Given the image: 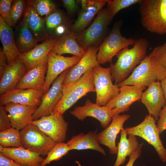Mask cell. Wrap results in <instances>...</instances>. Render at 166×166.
Returning a JSON list of instances; mask_svg holds the SVG:
<instances>
[{
  "instance_id": "cell-1",
  "label": "cell",
  "mask_w": 166,
  "mask_h": 166,
  "mask_svg": "<svg viewBox=\"0 0 166 166\" xmlns=\"http://www.w3.org/2000/svg\"><path fill=\"white\" fill-rule=\"evenodd\" d=\"M148 46L146 39L139 38L135 40L132 48L126 47L117 54L116 62L111 63L109 67L112 80L116 85L126 79L135 66L145 58Z\"/></svg>"
},
{
  "instance_id": "cell-2",
  "label": "cell",
  "mask_w": 166,
  "mask_h": 166,
  "mask_svg": "<svg viewBox=\"0 0 166 166\" xmlns=\"http://www.w3.org/2000/svg\"><path fill=\"white\" fill-rule=\"evenodd\" d=\"M166 77V70L152 55L147 56L132 73L117 85H138L148 87L153 82Z\"/></svg>"
},
{
  "instance_id": "cell-3",
  "label": "cell",
  "mask_w": 166,
  "mask_h": 166,
  "mask_svg": "<svg viewBox=\"0 0 166 166\" xmlns=\"http://www.w3.org/2000/svg\"><path fill=\"white\" fill-rule=\"evenodd\" d=\"M90 92H95L93 69L85 73L77 81L62 86V97L51 114L63 115L79 99Z\"/></svg>"
},
{
  "instance_id": "cell-4",
  "label": "cell",
  "mask_w": 166,
  "mask_h": 166,
  "mask_svg": "<svg viewBox=\"0 0 166 166\" xmlns=\"http://www.w3.org/2000/svg\"><path fill=\"white\" fill-rule=\"evenodd\" d=\"M140 22L148 31L166 34V0H140Z\"/></svg>"
},
{
  "instance_id": "cell-5",
  "label": "cell",
  "mask_w": 166,
  "mask_h": 166,
  "mask_svg": "<svg viewBox=\"0 0 166 166\" xmlns=\"http://www.w3.org/2000/svg\"><path fill=\"white\" fill-rule=\"evenodd\" d=\"M120 22L114 25L111 31L99 46L97 59L100 64L112 63L113 57L123 48L133 45L135 40L123 37L121 33Z\"/></svg>"
},
{
  "instance_id": "cell-6",
  "label": "cell",
  "mask_w": 166,
  "mask_h": 166,
  "mask_svg": "<svg viewBox=\"0 0 166 166\" xmlns=\"http://www.w3.org/2000/svg\"><path fill=\"white\" fill-rule=\"evenodd\" d=\"M112 19L108 9H102L90 25L76 35L78 42L85 51L91 46L99 45Z\"/></svg>"
},
{
  "instance_id": "cell-7",
  "label": "cell",
  "mask_w": 166,
  "mask_h": 166,
  "mask_svg": "<svg viewBox=\"0 0 166 166\" xmlns=\"http://www.w3.org/2000/svg\"><path fill=\"white\" fill-rule=\"evenodd\" d=\"M155 121L153 117L147 115L139 124L126 128L125 129L128 135L139 136L152 145L162 161L165 163L166 162V148L160 139V134Z\"/></svg>"
},
{
  "instance_id": "cell-8",
  "label": "cell",
  "mask_w": 166,
  "mask_h": 166,
  "mask_svg": "<svg viewBox=\"0 0 166 166\" xmlns=\"http://www.w3.org/2000/svg\"><path fill=\"white\" fill-rule=\"evenodd\" d=\"M93 71L96 103L100 106H105L118 94L120 87L113 84L109 67L99 65L93 68Z\"/></svg>"
},
{
  "instance_id": "cell-9",
  "label": "cell",
  "mask_w": 166,
  "mask_h": 166,
  "mask_svg": "<svg viewBox=\"0 0 166 166\" xmlns=\"http://www.w3.org/2000/svg\"><path fill=\"white\" fill-rule=\"evenodd\" d=\"M20 132L22 146L42 156H46L56 144L32 123L22 129Z\"/></svg>"
},
{
  "instance_id": "cell-10",
  "label": "cell",
  "mask_w": 166,
  "mask_h": 166,
  "mask_svg": "<svg viewBox=\"0 0 166 166\" xmlns=\"http://www.w3.org/2000/svg\"><path fill=\"white\" fill-rule=\"evenodd\" d=\"M42 131L56 143L66 139L69 125L63 115L51 114L32 121Z\"/></svg>"
},
{
  "instance_id": "cell-11",
  "label": "cell",
  "mask_w": 166,
  "mask_h": 166,
  "mask_svg": "<svg viewBox=\"0 0 166 166\" xmlns=\"http://www.w3.org/2000/svg\"><path fill=\"white\" fill-rule=\"evenodd\" d=\"M70 68L60 75L53 81L51 87L43 95L40 104L33 115V121L51 114L53 108L62 97L63 83Z\"/></svg>"
},
{
  "instance_id": "cell-12",
  "label": "cell",
  "mask_w": 166,
  "mask_h": 166,
  "mask_svg": "<svg viewBox=\"0 0 166 166\" xmlns=\"http://www.w3.org/2000/svg\"><path fill=\"white\" fill-rule=\"evenodd\" d=\"M145 87L138 85L121 86L120 87L118 94L106 106L112 111L113 116L127 112L133 103L140 99Z\"/></svg>"
},
{
  "instance_id": "cell-13",
  "label": "cell",
  "mask_w": 166,
  "mask_h": 166,
  "mask_svg": "<svg viewBox=\"0 0 166 166\" xmlns=\"http://www.w3.org/2000/svg\"><path fill=\"white\" fill-rule=\"evenodd\" d=\"M81 58L75 56L66 57L50 52L48 56L47 68L43 89V95L60 75L77 64Z\"/></svg>"
},
{
  "instance_id": "cell-14",
  "label": "cell",
  "mask_w": 166,
  "mask_h": 166,
  "mask_svg": "<svg viewBox=\"0 0 166 166\" xmlns=\"http://www.w3.org/2000/svg\"><path fill=\"white\" fill-rule=\"evenodd\" d=\"M70 113L81 121H83L88 117L94 118L105 128L110 124L113 117L112 111L107 107L100 106L96 103H93L89 99L86 100L83 105L76 107Z\"/></svg>"
},
{
  "instance_id": "cell-15",
  "label": "cell",
  "mask_w": 166,
  "mask_h": 166,
  "mask_svg": "<svg viewBox=\"0 0 166 166\" xmlns=\"http://www.w3.org/2000/svg\"><path fill=\"white\" fill-rule=\"evenodd\" d=\"M99 46L92 45L87 49L79 61L68 71L63 81L62 86L77 81L87 72L100 65L97 59Z\"/></svg>"
},
{
  "instance_id": "cell-16",
  "label": "cell",
  "mask_w": 166,
  "mask_h": 166,
  "mask_svg": "<svg viewBox=\"0 0 166 166\" xmlns=\"http://www.w3.org/2000/svg\"><path fill=\"white\" fill-rule=\"evenodd\" d=\"M81 5V9L76 20L70 27L72 33L79 34L85 30L96 14L107 4V0L77 1Z\"/></svg>"
},
{
  "instance_id": "cell-17",
  "label": "cell",
  "mask_w": 166,
  "mask_h": 166,
  "mask_svg": "<svg viewBox=\"0 0 166 166\" xmlns=\"http://www.w3.org/2000/svg\"><path fill=\"white\" fill-rule=\"evenodd\" d=\"M43 90L14 89L1 95L0 105L14 103L30 106H38L43 95Z\"/></svg>"
},
{
  "instance_id": "cell-18",
  "label": "cell",
  "mask_w": 166,
  "mask_h": 166,
  "mask_svg": "<svg viewBox=\"0 0 166 166\" xmlns=\"http://www.w3.org/2000/svg\"><path fill=\"white\" fill-rule=\"evenodd\" d=\"M58 38H49L31 50L21 53L18 60L26 66L27 71L38 65L47 63L48 56Z\"/></svg>"
},
{
  "instance_id": "cell-19",
  "label": "cell",
  "mask_w": 166,
  "mask_h": 166,
  "mask_svg": "<svg viewBox=\"0 0 166 166\" xmlns=\"http://www.w3.org/2000/svg\"><path fill=\"white\" fill-rule=\"evenodd\" d=\"M129 114L115 115L113 117L109 125L98 134L97 140L100 144L108 147L111 154H117V146L116 139L118 134L123 128L124 123L130 117Z\"/></svg>"
},
{
  "instance_id": "cell-20",
  "label": "cell",
  "mask_w": 166,
  "mask_h": 166,
  "mask_svg": "<svg viewBox=\"0 0 166 166\" xmlns=\"http://www.w3.org/2000/svg\"><path fill=\"white\" fill-rule=\"evenodd\" d=\"M146 108L148 115L158 121L160 111L165 105L160 81L153 82L142 93L140 99Z\"/></svg>"
},
{
  "instance_id": "cell-21",
  "label": "cell",
  "mask_w": 166,
  "mask_h": 166,
  "mask_svg": "<svg viewBox=\"0 0 166 166\" xmlns=\"http://www.w3.org/2000/svg\"><path fill=\"white\" fill-rule=\"evenodd\" d=\"M12 127L21 130L33 121V115L38 106H30L14 103H10L5 106Z\"/></svg>"
},
{
  "instance_id": "cell-22",
  "label": "cell",
  "mask_w": 166,
  "mask_h": 166,
  "mask_svg": "<svg viewBox=\"0 0 166 166\" xmlns=\"http://www.w3.org/2000/svg\"><path fill=\"white\" fill-rule=\"evenodd\" d=\"M23 19L38 42H44L50 38L45 29L44 18L37 11L33 0L26 1V7Z\"/></svg>"
},
{
  "instance_id": "cell-23",
  "label": "cell",
  "mask_w": 166,
  "mask_h": 166,
  "mask_svg": "<svg viewBox=\"0 0 166 166\" xmlns=\"http://www.w3.org/2000/svg\"><path fill=\"white\" fill-rule=\"evenodd\" d=\"M0 153L24 166H42L44 159L38 154L22 146L4 148L0 146Z\"/></svg>"
},
{
  "instance_id": "cell-24",
  "label": "cell",
  "mask_w": 166,
  "mask_h": 166,
  "mask_svg": "<svg viewBox=\"0 0 166 166\" xmlns=\"http://www.w3.org/2000/svg\"><path fill=\"white\" fill-rule=\"evenodd\" d=\"M27 71L25 65L18 60L9 64L0 78V94L15 89Z\"/></svg>"
},
{
  "instance_id": "cell-25",
  "label": "cell",
  "mask_w": 166,
  "mask_h": 166,
  "mask_svg": "<svg viewBox=\"0 0 166 166\" xmlns=\"http://www.w3.org/2000/svg\"><path fill=\"white\" fill-rule=\"evenodd\" d=\"M0 39L9 64L17 60L21 53L16 45L12 28L0 16Z\"/></svg>"
},
{
  "instance_id": "cell-26",
  "label": "cell",
  "mask_w": 166,
  "mask_h": 166,
  "mask_svg": "<svg viewBox=\"0 0 166 166\" xmlns=\"http://www.w3.org/2000/svg\"><path fill=\"white\" fill-rule=\"evenodd\" d=\"M97 135V130L89 131L85 134L81 132L73 136L67 143L70 151L90 149L96 151L105 156L106 152L99 143Z\"/></svg>"
},
{
  "instance_id": "cell-27",
  "label": "cell",
  "mask_w": 166,
  "mask_h": 166,
  "mask_svg": "<svg viewBox=\"0 0 166 166\" xmlns=\"http://www.w3.org/2000/svg\"><path fill=\"white\" fill-rule=\"evenodd\" d=\"M47 68V62L36 66L27 71L15 89L43 90Z\"/></svg>"
},
{
  "instance_id": "cell-28",
  "label": "cell",
  "mask_w": 166,
  "mask_h": 166,
  "mask_svg": "<svg viewBox=\"0 0 166 166\" xmlns=\"http://www.w3.org/2000/svg\"><path fill=\"white\" fill-rule=\"evenodd\" d=\"M50 52L60 55L71 54L81 58L85 51L78 42L76 35L70 31L58 38Z\"/></svg>"
},
{
  "instance_id": "cell-29",
  "label": "cell",
  "mask_w": 166,
  "mask_h": 166,
  "mask_svg": "<svg viewBox=\"0 0 166 166\" xmlns=\"http://www.w3.org/2000/svg\"><path fill=\"white\" fill-rule=\"evenodd\" d=\"M120 138L118 143L117 159L113 166H120L126 160V158L136 150L139 144L136 136L132 135H128L125 128L121 130Z\"/></svg>"
},
{
  "instance_id": "cell-30",
  "label": "cell",
  "mask_w": 166,
  "mask_h": 166,
  "mask_svg": "<svg viewBox=\"0 0 166 166\" xmlns=\"http://www.w3.org/2000/svg\"><path fill=\"white\" fill-rule=\"evenodd\" d=\"M16 31V43L22 53L31 50L38 45V42L23 19L17 26Z\"/></svg>"
},
{
  "instance_id": "cell-31",
  "label": "cell",
  "mask_w": 166,
  "mask_h": 166,
  "mask_svg": "<svg viewBox=\"0 0 166 166\" xmlns=\"http://www.w3.org/2000/svg\"><path fill=\"white\" fill-rule=\"evenodd\" d=\"M0 146L3 147H22L19 130L12 127L0 132Z\"/></svg>"
},
{
  "instance_id": "cell-32",
  "label": "cell",
  "mask_w": 166,
  "mask_h": 166,
  "mask_svg": "<svg viewBox=\"0 0 166 166\" xmlns=\"http://www.w3.org/2000/svg\"><path fill=\"white\" fill-rule=\"evenodd\" d=\"M46 31L50 38L55 29L60 25L69 22L64 13L57 9L44 18Z\"/></svg>"
},
{
  "instance_id": "cell-33",
  "label": "cell",
  "mask_w": 166,
  "mask_h": 166,
  "mask_svg": "<svg viewBox=\"0 0 166 166\" xmlns=\"http://www.w3.org/2000/svg\"><path fill=\"white\" fill-rule=\"evenodd\" d=\"M70 151L67 143H56L47 154L44 159L42 166H45L53 161L60 160Z\"/></svg>"
},
{
  "instance_id": "cell-34",
  "label": "cell",
  "mask_w": 166,
  "mask_h": 166,
  "mask_svg": "<svg viewBox=\"0 0 166 166\" xmlns=\"http://www.w3.org/2000/svg\"><path fill=\"white\" fill-rule=\"evenodd\" d=\"M26 7V1L13 0L8 25L12 28L15 26L24 14Z\"/></svg>"
},
{
  "instance_id": "cell-35",
  "label": "cell",
  "mask_w": 166,
  "mask_h": 166,
  "mask_svg": "<svg viewBox=\"0 0 166 166\" xmlns=\"http://www.w3.org/2000/svg\"><path fill=\"white\" fill-rule=\"evenodd\" d=\"M140 0H107V8L112 18L120 10L138 4Z\"/></svg>"
},
{
  "instance_id": "cell-36",
  "label": "cell",
  "mask_w": 166,
  "mask_h": 166,
  "mask_svg": "<svg viewBox=\"0 0 166 166\" xmlns=\"http://www.w3.org/2000/svg\"><path fill=\"white\" fill-rule=\"evenodd\" d=\"M33 2L36 10L41 17H46L57 9L56 4L51 0H34Z\"/></svg>"
},
{
  "instance_id": "cell-37",
  "label": "cell",
  "mask_w": 166,
  "mask_h": 166,
  "mask_svg": "<svg viewBox=\"0 0 166 166\" xmlns=\"http://www.w3.org/2000/svg\"><path fill=\"white\" fill-rule=\"evenodd\" d=\"M150 54L155 57L166 70V43L154 48Z\"/></svg>"
},
{
  "instance_id": "cell-38",
  "label": "cell",
  "mask_w": 166,
  "mask_h": 166,
  "mask_svg": "<svg viewBox=\"0 0 166 166\" xmlns=\"http://www.w3.org/2000/svg\"><path fill=\"white\" fill-rule=\"evenodd\" d=\"M13 0H0V16L8 24Z\"/></svg>"
},
{
  "instance_id": "cell-39",
  "label": "cell",
  "mask_w": 166,
  "mask_h": 166,
  "mask_svg": "<svg viewBox=\"0 0 166 166\" xmlns=\"http://www.w3.org/2000/svg\"><path fill=\"white\" fill-rule=\"evenodd\" d=\"M6 110L5 106L0 105V131L12 128L9 115Z\"/></svg>"
},
{
  "instance_id": "cell-40",
  "label": "cell",
  "mask_w": 166,
  "mask_h": 166,
  "mask_svg": "<svg viewBox=\"0 0 166 166\" xmlns=\"http://www.w3.org/2000/svg\"><path fill=\"white\" fill-rule=\"evenodd\" d=\"M156 125L160 134L166 130V105L163 108L160 113Z\"/></svg>"
},
{
  "instance_id": "cell-41",
  "label": "cell",
  "mask_w": 166,
  "mask_h": 166,
  "mask_svg": "<svg viewBox=\"0 0 166 166\" xmlns=\"http://www.w3.org/2000/svg\"><path fill=\"white\" fill-rule=\"evenodd\" d=\"M62 2L68 14L70 15H73L78 9L77 1L74 0H62Z\"/></svg>"
},
{
  "instance_id": "cell-42",
  "label": "cell",
  "mask_w": 166,
  "mask_h": 166,
  "mask_svg": "<svg viewBox=\"0 0 166 166\" xmlns=\"http://www.w3.org/2000/svg\"><path fill=\"white\" fill-rule=\"evenodd\" d=\"M144 143L140 144L138 149L129 156V160L125 166H133L135 161L140 156Z\"/></svg>"
},
{
  "instance_id": "cell-43",
  "label": "cell",
  "mask_w": 166,
  "mask_h": 166,
  "mask_svg": "<svg viewBox=\"0 0 166 166\" xmlns=\"http://www.w3.org/2000/svg\"><path fill=\"white\" fill-rule=\"evenodd\" d=\"M0 166H24L0 153Z\"/></svg>"
},
{
  "instance_id": "cell-44",
  "label": "cell",
  "mask_w": 166,
  "mask_h": 166,
  "mask_svg": "<svg viewBox=\"0 0 166 166\" xmlns=\"http://www.w3.org/2000/svg\"><path fill=\"white\" fill-rule=\"evenodd\" d=\"M7 58L4 53L2 49L1 48L0 50V78H1L4 71L9 64Z\"/></svg>"
},
{
  "instance_id": "cell-45",
  "label": "cell",
  "mask_w": 166,
  "mask_h": 166,
  "mask_svg": "<svg viewBox=\"0 0 166 166\" xmlns=\"http://www.w3.org/2000/svg\"><path fill=\"white\" fill-rule=\"evenodd\" d=\"M161 88L164 96L166 105V77L160 81Z\"/></svg>"
},
{
  "instance_id": "cell-46",
  "label": "cell",
  "mask_w": 166,
  "mask_h": 166,
  "mask_svg": "<svg viewBox=\"0 0 166 166\" xmlns=\"http://www.w3.org/2000/svg\"><path fill=\"white\" fill-rule=\"evenodd\" d=\"M75 162L78 165V166H82L78 161H76Z\"/></svg>"
}]
</instances>
